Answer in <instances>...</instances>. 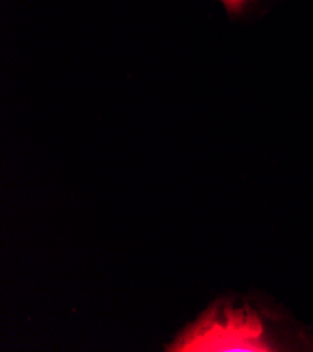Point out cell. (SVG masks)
Returning a JSON list of instances; mask_svg holds the SVG:
<instances>
[{
  "label": "cell",
  "instance_id": "cell-1",
  "mask_svg": "<svg viewBox=\"0 0 313 352\" xmlns=\"http://www.w3.org/2000/svg\"><path fill=\"white\" fill-rule=\"evenodd\" d=\"M263 313L249 305H217L176 345L179 351H226L259 352L281 351L277 336L267 327ZM176 349V351H177Z\"/></svg>",
  "mask_w": 313,
  "mask_h": 352
},
{
  "label": "cell",
  "instance_id": "cell-2",
  "mask_svg": "<svg viewBox=\"0 0 313 352\" xmlns=\"http://www.w3.org/2000/svg\"><path fill=\"white\" fill-rule=\"evenodd\" d=\"M221 2L230 16H239L249 8L255 0H221Z\"/></svg>",
  "mask_w": 313,
  "mask_h": 352
}]
</instances>
